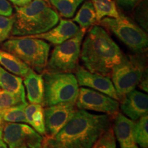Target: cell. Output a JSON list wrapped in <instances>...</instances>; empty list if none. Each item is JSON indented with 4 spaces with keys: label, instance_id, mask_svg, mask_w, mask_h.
Returning <instances> with one entry per match:
<instances>
[{
    "label": "cell",
    "instance_id": "obj_27",
    "mask_svg": "<svg viewBox=\"0 0 148 148\" xmlns=\"http://www.w3.org/2000/svg\"><path fill=\"white\" fill-rule=\"evenodd\" d=\"M13 23V16H0V45L8 38L12 32Z\"/></svg>",
    "mask_w": 148,
    "mask_h": 148
},
{
    "label": "cell",
    "instance_id": "obj_34",
    "mask_svg": "<svg viewBox=\"0 0 148 148\" xmlns=\"http://www.w3.org/2000/svg\"><path fill=\"white\" fill-rule=\"evenodd\" d=\"M19 148H28V147H25V146H22V147H19Z\"/></svg>",
    "mask_w": 148,
    "mask_h": 148
},
{
    "label": "cell",
    "instance_id": "obj_9",
    "mask_svg": "<svg viewBox=\"0 0 148 148\" xmlns=\"http://www.w3.org/2000/svg\"><path fill=\"white\" fill-rule=\"evenodd\" d=\"M3 140L9 148H42L44 139L40 134L24 123H4L2 128Z\"/></svg>",
    "mask_w": 148,
    "mask_h": 148
},
{
    "label": "cell",
    "instance_id": "obj_6",
    "mask_svg": "<svg viewBox=\"0 0 148 148\" xmlns=\"http://www.w3.org/2000/svg\"><path fill=\"white\" fill-rule=\"evenodd\" d=\"M43 73L44 106L62 102H75L78 95L79 85L73 74Z\"/></svg>",
    "mask_w": 148,
    "mask_h": 148
},
{
    "label": "cell",
    "instance_id": "obj_18",
    "mask_svg": "<svg viewBox=\"0 0 148 148\" xmlns=\"http://www.w3.org/2000/svg\"><path fill=\"white\" fill-rule=\"evenodd\" d=\"M0 64L10 73L21 77H25L30 70V68L21 60L1 49H0Z\"/></svg>",
    "mask_w": 148,
    "mask_h": 148
},
{
    "label": "cell",
    "instance_id": "obj_2",
    "mask_svg": "<svg viewBox=\"0 0 148 148\" xmlns=\"http://www.w3.org/2000/svg\"><path fill=\"white\" fill-rule=\"evenodd\" d=\"M124 56L110 35L98 25H94L88 30L79 55L86 70L110 78L112 70Z\"/></svg>",
    "mask_w": 148,
    "mask_h": 148
},
{
    "label": "cell",
    "instance_id": "obj_5",
    "mask_svg": "<svg viewBox=\"0 0 148 148\" xmlns=\"http://www.w3.org/2000/svg\"><path fill=\"white\" fill-rule=\"evenodd\" d=\"M85 30L81 28L75 36L53 49L44 72L71 73L75 71L78 67L81 45Z\"/></svg>",
    "mask_w": 148,
    "mask_h": 148
},
{
    "label": "cell",
    "instance_id": "obj_26",
    "mask_svg": "<svg viewBox=\"0 0 148 148\" xmlns=\"http://www.w3.org/2000/svg\"><path fill=\"white\" fill-rule=\"evenodd\" d=\"M92 148H116L113 129L110 127L101 135Z\"/></svg>",
    "mask_w": 148,
    "mask_h": 148
},
{
    "label": "cell",
    "instance_id": "obj_30",
    "mask_svg": "<svg viewBox=\"0 0 148 148\" xmlns=\"http://www.w3.org/2000/svg\"><path fill=\"white\" fill-rule=\"evenodd\" d=\"M10 1L16 6H23V5L28 4L32 0H10Z\"/></svg>",
    "mask_w": 148,
    "mask_h": 148
},
{
    "label": "cell",
    "instance_id": "obj_29",
    "mask_svg": "<svg viewBox=\"0 0 148 148\" xmlns=\"http://www.w3.org/2000/svg\"><path fill=\"white\" fill-rule=\"evenodd\" d=\"M141 0H116V3L120 8L125 10H132Z\"/></svg>",
    "mask_w": 148,
    "mask_h": 148
},
{
    "label": "cell",
    "instance_id": "obj_20",
    "mask_svg": "<svg viewBox=\"0 0 148 148\" xmlns=\"http://www.w3.org/2000/svg\"><path fill=\"white\" fill-rule=\"evenodd\" d=\"M97 16L91 1H86L73 18V21L78 23L81 28L86 29L97 21Z\"/></svg>",
    "mask_w": 148,
    "mask_h": 148
},
{
    "label": "cell",
    "instance_id": "obj_13",
    "mask_svg": "<svg viewBox=\"0 0 148 148\" xmlns=\"http://www.w3.org/2000/svg\"><path fill=\"white\" fill-rule=\"evenodd\" d=\"M120 108L123 113L133 121L147 115L148 96L145 92L133 90L121 99Z\"/></svg>",
    "mask_w": 148,
    "mask_h": 148
},
{
    "label": "cell",
    "instance_id": "obj_4",
    "mask_svg": "<svg viewBox=\"0 0 148 148\" xmlns=\"http://www.w3.org/2000/svg\"><path fill=\"white\" fill-rule=\"evenodd\" d=\"M50 47L44 40L28 36L12 37L1 45V49L14 55L40 74L46 69Z\"/></svg>",
    "mask_w": 148,
    "mask_h": 148
},
{
    "label": "cell",
    "instance_id": "obj_25",
    "mask_svg": "<svg viewBox=\"0 0 148 148\" xmlns=\"http://www.w3.org/2000/svg\"><path fill=\"white\" fill-rule=\"evenodd\" d=\"M25 102L27 101L23 100L18 96L0 88V114L10 107ZM3 123L0 122V127L3 128Z\"/></svg>",
    "mask_w": 148,
    "mask_h": 148
},
{
    "label": "cell",
    "instance_id": "obj_33",
    "mask_svg": "<svg viewBox=\"0 0 148 148\" xmlns=\"http://www.w3.org/2000/svg\"><path fill=\"white\" fill-rule=\"evenodd\" d=\"M42 148H53V147H49V146L45 145V144H43V145H42Z\"/></svg>",
    "mask_w": 148,
    "mask_h": 148
},
{
    "label": "cell",
    "instance_id": "obj_23",
    "mask_svg": "<svg viewBox=\"0 0 148 148\" xmlns=\"http://www.w3.org/2000/svg\"><path fill=\"white\" fill-rule=\"evenodd\" d=\"M62 16L71 18L84 0H49Z\"/></svg>",
    "mask_w": 148,
    "mask_h": 148
},
{
    "label": "cell",
    "instance_id": "obj_17",
    "mask_svg": "<svg viewBox=\"0 0 148 148\" xmlns=\"http://www.w3.org/2000/svg\"><path fill=\"white\" fill-rule=\"evenodd\" d=\"M0 87L25 100V88L22 77L5 71L0 66Z\"/></svg>",
    "mask_w": 148,
    "mask_h": 148
},
{
    "label": "cell",
    "instance_id": "obj_28",
    "mask_svg": "<svg viewBox=\"0 0 148 148\" xmlns=\"http://www.w3.org/2000/svg\"><path fill=\"white\" fill-rule=\"evenodd\" d=\"M13 13V8L8 0H0V16H10Z\"/></svg>",
    "mask_w": 148,
    "mask_h": 148
},
{
    "label": "cell",
    "instance_id": "obj_11",
    "mask_svg": "<svg viewBox=\"0 0 148 148\" xmlns=\"http://www.w3.org/2000/svg\"><path fill=\"white\" fill-rule=\"evenodd\" d=\"M78 110L75 102H62L44 108L46 138H52Z\"/></svg>",
    "mask_w": 148,
    "mask_h": 148
},
{
    "label": "cell",
    "instance_id": "obj_14",
    "mask_svg": "<svg viewBox=\"0 0 148 148\" xmlns=\"http://www.w3.org/2000/svg\"><path fill=\"white\" fill-rule=\"evenodd\" d=\"M79 29V27L71 20L61 19L57 26H54L47 32L25 36L45 40L51 44L58 45L75 36Z\"/></svg>",
    "mask_w": 148,
    "mask_h": 148
},
{
    "label": "cell",
    "instance_id": "obj_31",
    "mask_svg": "<svg viewBox=\"0 0 148 148\" xmlns=\"http://www.w3.org/2000/svg\"><path fill=\"white\" fill-rule=\"evenodd\" d=\"M0 148H8L6 143L2 139L0 140Z\"/></svg>",
    "mask_w": 148,
    "mask_h": 148
},
{
    "label": "cell",
    "instance_id": "obj_15",
    "mask_svg": "<svg viewBox=\"0 0 148 148\" xmlns=\"http://www.w3.org/2000/svg\"><path fill=\"white\" fill-rule=\"evenodd\" d=\"M135 123L122 113L114 116L113 132L120 148H138L134 136Z\"/></svg>",
    "mask_w": 148,
    "mask_h": 148
},
{
    "label": "cell",
    "instance_id": "obj_7",
    "mask_svg": "<svg viewBox=\"0 0 148 148\" xmlns=\"http://www.w3.org/2000/svg\"><path fill=\"white\" fill-rule=\"evenodd\" d=\"M99 23L113 33L131 50L140 52L147 49V34L123 14H119L117 18H103L99 21Z\"/></svg>",
    "mask_w": 148,
    "mask_h": 148
},
{
    "label": "cell",
    "instance_id": "obj_22",
    "mask_svg": "<svg viewBox=\"0 0 148 148\" xmlns=\"http://www.w3.org/2000/svg\"><path fill=\"white\" fill-rule=\"evenodd\" d=\"M27 102L10 107L0 114V122L1 123H27L25 114V108Z\"/></svg>",
    "mask_w": 148,
    "mask_h": 148
},
{
    "label": "cell",
    "instance_id": "obj_32",
    "mask_svg": "<svg viewBox=\"0 0 148 148\" xmlns=\"http://www.w3.org/2000/svg\"><path fill=\"white\" fill-rule=\"evenodd\" d=\"M2 136H3L2 128H1V127H0V140L2 139Z\"/></svg>",
    "mask_w": 148,
    "mask_h": 148
},
{
    "label": "cell",
    "instance_id": "obj_16",
    "mask_svg": "<svg viewBox=\"0 0 148 148\" xmlns=\"http://www.w3.org/2000/svg\"><path fill=\"white\" fill-rule=\"evenodd\" d=\"M23 83L27 91V97L30 103H38L43 106L45 86L43 77L30 69L24 77Z\"/></svg>",
    "mask_w": 148,
    "mask_h": 148
},
{
    "label": "cell",
    "instance_id": "obj_8",
    "mask_svg": "<svg viewBox=\"0 0 148 148\" xmlns=\"http://www.w3.org/2000/svg\"><path fill=\"white\" fill-rule=\"evenodd\" d=\"M145 73L143 61L136 57L124 56L112 70V82L121 100L124 96L134 90Z\"/></svg>",
    "mask_w": 148,
    "mask_h": 148
},
{
    "label": "cell",
    "instance_id": "obj_19",
    "mask_svg": "<svg viewBox=\"0 0 148 148\" xmlns=\"http://www.w3.org/2000/svg\"><path fill=\"white\" fill-rule=\"evenodd\" d=\"M25 114L27 123L38 134L45 136V114L41 104L30 103L25 108Z\"/></svg>",
    "mask_w": 148,
    "mask_h": 148
},
{
    "label": "cell",
    "instance_id": "obj_24",
    "mask_svg": "<svg viewBox=\"0 0 148 148\" xmlns=\"http://www.w3.org/2000/svg\"><path fill=\"white\" fill-rule=\"evenodd\" d=\"M135 123L134 136L136 144L142 148L148 147V116L145 115Z\"/></svg>",
    "mask_w": 148,
    "mask_h": 148
},
{
    "label": "cell",
    "instance_id": "obj_1",
    "mask_svg": "<svg viewBox=\"0 0 148 148\" xmlns=\"http://www.w3.org/2000/svg\"><path fill=\"white\" fill-rule=\"evenodd\" d=\"M110 116L77 110L72 119L52 138L44 143L53 148H92L110 127Z\"/></svg>",
    "mask_w": 148,
    "mask_h": 148
},
{
    "label": "cell",
    "instance_id": "obj_12",
    "mask_svg": "<svg viewBox=\"0 0 148 148\" xmlns=\"http://www.w3.org/2000/svg\"><path fill=\"white\" fill-rule=\"evenodd\" d=\"M75 73V76L79 86L89 87L91 89L102 92L116 100L121 101L110 77L92 73L79 66Z\"/></svg>",
    "mask_w": 148,
    "mask_h": 148
},
{
    "label": "cell",
    "instance_id": "obj_3",
    "mask_svg": "<svg viewBox=\"0 0 148 148\" xmlns=\"http://www.w3.org/2000/svg\"><path fill=\"white\" fill-rule=\"evenodd\" d=\"M11 34L25 36L49 30L59 21L58 13L45 0H32L23 6L15 5Z\"/></svg>",
    "mask_w": 148,
    "mask_h": 148
},
{
    "label": "cell",
    "instance_id": "obj_10",
    "mask_svg": "<svg viewBox=\"0 0 148 148\" xmlns=\"http://www.w3.org/2000/svg\"><path fill=\"white\" fill-rule=\"evenodd\" d=\"M77 109L91 110L115 116L119 112V103L113 98L91 88L81 87L75 101Z\"/></svg>",
    "mask_w": 148,
    "mask_h": 148
},
{
    "label": "cell",
    "instance_id": "obj_21",
    "mask_svg": "<svg viewBox=\"0 0 148 148\" xmlns=\"http://www.w3.org/2000/svg\"><path fill=\"white\" fill-rule=\"evenodd\" d=\"M97 21L103 18H117L119 16L115 3L112 0H92Z\"/></svg>",
    "mask_w": 148,
    "mask_h": 148
}]
</instances>
